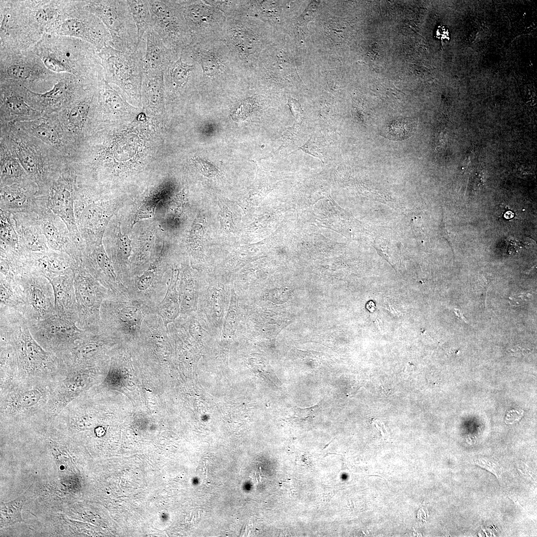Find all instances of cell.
I'll return each mask as SVG.
<instances>
[{
	"label": "cell",
	"mask_w": 537,
	"mask_h": 537,
	"mask_svg": "<svg viewBox=\"0 0 537 537\" xmlns=\"http://www.w3.org/2000/svg\"><path fill=\"white\" fill-rule=\"evenodd\" d=\"M0 139L4 141L42 194L61 171L67 159L54 148L27 134L16 124H0Z\"/></svg>",
	"instance_id": "obj_3"
},
{
	"label": "cell",
	"mask_w": 537,
	"mask_h": 537,
	"mask_svg": "<svg viewBox=\"0 0 537 537\" xmlns=\"http://www.w3.org/2000/svg\"><path fill=\"white\" fill-rule=\"evenodd\" d=\"M151 27L166 46L180 54L192 36L184 19L180 0H149Z\"/></svg>",
	"instance_id": "obj_13"
},
{
	"label": "cell",
	"mask_w": 537,
	"mask_h": 537,
	"mask_svg": "<svg viewBox=\"0 0 537 537\" xmlns=\"http://www.w3.org/2000/svg\"><path fill=\"white\" fill-rule=\"evenodd\" d=\"M443 30H442V27H440L437 31V34L439 38H441L442 40L443 39L447 38L448 35V31L444 27H443Z\"/></svg>",
	"instance_id": "obj_46"
},
{
	"label": "cell",
	"mask_w": 537,
	"mask_h": 537,
	"mask_svg": "<svg viewBox=\"0 0 537 537\" xmlns=\"http://www.w3.org/2000/svg\"><path fill=\"white\" fill-rule=\"evenodd\" d=\"M474 463L492 472L499 478V475L498 473V469L496 464L492 460L485 458H479L475 460Z\"/></svg>",
	"instance_id": "obj_42"
},
{
	"label": "cell",
	"mask_w": 537,
	"mask_h": 537,
	"mask_svg": "<svg viewBox=\"0 0 537 537\" xmlns=\"http://www.w3.org/2000/svg\"><path fill=\"white\" fill-rule=\"evenodd\" d=\"M98 89L87 92L57 113L75 149L89 137L93 116L97 111Z\"/></svg>",
	"instance_id": "obj_18"
},
{
	"label": "cell",
	"mask_w": 537,
	"mask_h": 537,
	"mask_svg": "<svg viewBox=\"0 0 537 537\" xmlns=\"http://www.w3.org/2000/svg\"><path fill=\"white\" fill-rule=\"evenodd\" d=\"M0 209L13 214L39 211L38 186L31 179L0 187Z\"/></svg>",
	"instance_id": "obj_26"
},
{
	"label": "cell",
	"mask_w": 537,
	"mask_h": 537,
	"mask_svg": "<svg viewBox=\"0 0 537 537\" xmlns=\"http://www.w3.org/2000/svg\"><path fill=\"white\" fill-rule=\"evenodd\" d=\"M49 34L80 39L99 52L110 46V34L101 20L84 7V0H66L58 20Z\"/></svg>",
	"instance_id": "obj_9"
},
{
	"label": "cell",
	"mask_w": 537,
	"mask_h": 537,
	"mask_svg": "<svg viewBox=\"0 0 537 537\" xmlns=\"http://www.w3.org/2000/svg\"><path fill=\"white\" fill-rule=\"evenodd\" d=\"M0 305L21 312L23 300L20 285L15 277L0 276Z\"/></svg>",
	"instance_id": "obj_32"
},
{
	"label": "cell",
	"mask_w": 537,
	"mask_h": 537,
	"mask_svg": "<svg viewBox=\"0 0 537 537\" xmlns=\"http://www.w3.org/2000/svg\"><path fill=\"white\" fill-rule=\"evenodd\" d=\"M84 7L105 25L111 37V47L125 53L137 49V28L127 0H84Z\"/></svg>",
	"instance_id": "obj_10"
},
{
	"label": "cell",
	"mask_w": 537,
	"mask_h": 537,
	"mask_svg": "<svg viewBox=\"0 0 537 537\" xmlns=\"http://www.w3.org/2000/svg\"><path fill=\"white\" fill-rule=\"evenodd\" d=\"M415 127L414 121L397 120L391 123L386 130V137L393 140H402L412 134Z\"/></svg>",
	"instance_id": "obj_38"
},
{
	"label": "cell",
	"mask_w": 537,
	"mask_h": 537,
	"mask_svg": "<svg viewBox=\"0 0 537 537\" xmlns=\"http://www.w3.org/2000/svg\"><path fill=\"white\" fill-rule=\"evenodd\" d=\"M183 14L192 36V41L221 38L226 17L220 10L204 0H180Z\"/></svg>",
	"instance_id": "obj_19"
},
{
	"label": "cell",
	"mask_w": 537,
	"mask_h": 537,
	"mask_svg": "<svg viewBox=\"0 0 537 537\" xmlns=\"http://www.w3.org/2000/svg\"><path fill=\"white\" fill-rule=\"evenodd\" d=\"M230 108V115L234 120L246 118L264 107V100L259 95H243L236 96Z\"/></svg>",
	"instance_id": "obj_34"
},
{
	"label": "cell",
	"mask_w": 537,
	"mask_h": 537,
	"mask_svg": "<svg viewBox=\"0 0 537 537\" xmlns=\"http://www.w3.org/2000/svg\"><path fill=\"white\" fill-rule=\"evenodd\" d=\"M154 278V273L152 270L148 269L140 276L136 281L137 289L140 291L147 290L151 285Z\"/></svg>",
	"instance_id": "obj_41"
},
{
	"label": "cell",
	"mask_w": 537,
	"mask_h": 537,
	"mask_svg": "<svg viewBox=\"0 0 537 537\" xmlns=\"http://www.w3.org/2000/svg\"><path fill=\"white\" fill-rule=\"evenodd\" d=\"M98 86L67 73L61 74L47 91L36 92L26 88L28 103L42 115L55 113L67 107L87 92Z\"/></svg>",
	"instance_id": "obj_15"
},
{
	"label": "cell",
	"mask_w": 537,
	"mask_h": 537,
	"mask_svg": "<svg viewBox=\"0 0 537 537\" xmlns=\"http://www.w3.org/2000/svg\"><path fill=\"white\" fill-rule=\"evenodd\" d=\"M16 259L21 273L42 276L48 279L73 270L77 264L67 254L50 249L29 253L17 250Z\"/></svg>",
	"instance_id": "obj_21"
},
{
	"label": "cell",
	"mask_w": 537,
	"mask_h": 537,
	"mask_svg": "<svg viewBox=\"0 0 537 537\" xmlns=\"http://www.w3.org/2000/svg\"><path fill=\"white\" fill-rule=\"evenodd\" d=\"M77 186V175L67 160L45 191L37 196L65 222L73 243L81 253L83 246L74 212V199Z\"/></svg>",
	"instance_id": "obj_11"
},
{
	"label": "cell",
	"mask_w": 537,
	"mask_h": 537,
	"mask_svg": "<svg viewBox=\"0 0 537 537\" xmlns=\"http://www.w3.org/2000/svg\"><path fill=\"white\" fill-rule=\"evenodd\" d=\"M0 342L11 353L18 385L53 384L67 373L60 359L35 340L27 319L16 309L0 306Z\"/></svg>",
	"instance_id": "obj_1"
},
{
	"label": "cell",
	"mask_w": 537,
	"mask_h": 537,
	"mask_svg": "<svg viewBox=\"0 0 537 537\" xmlns=\"http://www.w3.org/2000/svg\"><path fill=\"white\" fill-rule=\"evenodd\" d=\"M74 278L73 270L48 280L53 288L55 313L78 322V313Z\"/></svg>",
	"instance_id": "obj_29"
},
{
	"label": "cell",
	"mask_w": 537,
	"mask_h": 537,
	"mask_svg": "<svg viewBox=\"0 0 537 537\" xmlns=\"http://www.w3.org/2000/svg\"><path fill=\"white\" fill-rule=\"evenodd\" d=\"M22 293L23 305L21 313L32 323L55 313L52 285L46 278L22 273L16 275Z\"/></svg>",
	"instance_id": "obj_17"
},
{
	"label": "cell",
	"mask_w": 537,
	"mask_h": 537,
	"mask_svg": "<svg viewBox=\"0 0 537 537\" xmlns=\"http://www.w3.org/2000/svg\"><path fill=\"white\" fill-rule=\"evenodd\" d=\"M146 51L145 36L137 49L125 53L107 46L97 52L101 60L105 80L115 85L133 98L138 97L144 73Z\"/></svg>",
	"instance_id": "obj_8"
},
{
	"label": "cell",
	"mask_w": 537,
	"mask_h": 537,
	"mask_svg": "<svg viewBox=\"0 0 537 537\" xmlns=\"http://www.w3.org/2000/svg\"><path fill=\"white\" fill-rule=\"evenodd\" d=\"M288 104L289 105L291 112L294 116L297 114V112H299V110L301 109L299 104L295 100L291 98L289 100Z\"/></svg>",
	"instance_id": "obj_44"
},
{
	"label": "cell",
	"mask_w": 537,
	"mask_h": 537,
	"mask_svg": "<svg viewBox=\"0 0 537 537\" xmlns=\"http://www.w3.org/2000/svg\"><path fill=\"white\" fill-rule=\"evenodd\" d=\"M127 2L137 28L139 43L151 27L149 0H130Z\"/></svg>",
	"instance_id": "obj_33"
},
{
	"label": "cell",
	"mask_w": 537,
	"mask_h": 537,
	"mask_svg": "<svg viewBox=\"0 0 537 537\" xmlns=\"http://www.w3.org/2000/svg\"><path fill=\"white\" fill-rule=\"evenodd\" d=\"M116 242L117 250L121 256L125 260H127L129 258L131 250V242L128 236L126 234H122L119 226L118 232H117Z\"/></svg>",
	"instance_id": "obj_39"
},
{
	"label": "cell",
	"mask_w": 537,
	"mask_h": 537,
	"mask_svg": "<svg viewBox=\"0 0 537 537\" xmlns=\"http://www.w3.org/2000/svg\"><path fill=\"white\" fill-rule=\"evenodd\" d=\"M37 215L49 248L67 254L79 264L81 253L73 243L63 220L44 205L41 206Z\"/></svg>",
	"instance_id": "obj_24"
},
{
	"label": "cell",
	"mask_w": 537,
	"mask_h": 537,
	"mask_svg": "<svg viewBox=\"0 0 537 537\" xmlns=\"http://www.w3.org/2000/svg\"><path fill=\"white\" fill-rule=\"evenodd\" d=\"M29 328L38 344L57 357L88 332L80 328L77 321L56 313L47 318L29 323Z\"/></svg>",
	"instance_id": "obj_16"
},
{
	"label": "cell",
	"mask_w": 537,
	"mask_h": 537,
	"mask_svg": "<svg viewBox=\"0 0 537 537\" xmlns=\"http://www.w3.org/2000/svg\"><path fill=\"white\" fill-rule=\"evenodd\" d=\"M0 124H16L42 116L28 103L24 86L14 81L0 80Z\"/></svg>",
	"instance_id": "obj_22"
},
{
	"label": "cell",
	"mask_w": 537,
	"mask_h": 537,
	"mask_svg": "<svg viewBox=\"0 0 537 537\" xmlns=\"http://www.w3.org/2000/svg\"><path fill=\"white\" fill-rule=\"evenodd\" d=\"M299 149H301L302 150L304 151L305 153H308V154H309L310 155H311L314 157L319 158L322 161V160H321V158L320 157V156H319L318 154H317V153L315 151V150H314V148H312L311 147V146H308V144L307 143H306V144L305 145H304L303 146L299 147L297 150H299Z\"/></svg>",
	"instance_id": "obj_45"
},
{
	"label": "cell",
	"mask_w": 537,
	"mask_h": 537,
	"mask_svg": "<svg viewBox=\"0 0 537 537\" xmlns=\"http://www.w3.org/2000/svg\"><path fill=\"white\" fill-rule=\"evenodd\" d=\"M457 312H458V313L457 312V311L456 310L455 311V312L456 314V315L458 317V318H460V320L464 321L466 322V321H465L464 318L463 317V316L461 315V314H460V311H458V310H457Z\"/></svg>",
	"instance_id": "obj_47"
},
{
	"label": "cell",
	"mask_w": 537,
	"mask_h": 537,
	"mask_svg": "<svg viewBox=\"0 0 537 537\" xmlns=\"http://www.w3.org/2000/svg\"><path fill=\"white\" fill-rule=\"evenodd\" d=\"M74 212L83 249L101 244L103 233L112 214L110 202L101 199L90 186L78 181Z\"/></svg>",
	"instance_id": "obj_6"
},
{
	"label": "cell",
	"mask_w": 537,
	"mask_h": 537,
	"mask_svg": "<svg viewBox=\"0 0 537 537\" xmlns=\"http://www.w3.org/2000/svg\"><path fill=\"white\" fill-rule=\"evenodd\" d=\"M74 284L78 313V326L97 334L99 332L100 310L109 296V289L95 279L80 264L73 268Z\"/></svg>",
	"instance_id": "obj_14"
},
{
	"label": "cell",
	"mask_w": 537,
	"mask_h": 537,
	"mask_svg": "<svg viewBox=\"0 0 537 537\" xmlns=\"http://www.w3.org/2000/svg\"><path fill=\"white\" fill-rule=\"evenodd\" d=\"M201 75L199 65L183 51L164 73V87L170 103H177L199 87Z\"/></svg>",
	"instance_id": "obj_20"
},
{
	"label": "cell",
	"mask_w": 537,
	"mask_h": 537,
	"mask_svg": "<svg viewBox=\"0 0 537 537\" xmlns=\"http://www.w3.org/2000/svg\"><path fill=\"white\" fill-rule=\"evenodd\" d=\"M57 382L20 385L0 391L1 422L23 423L46 417L48 404Z\"/></svg>",
	"instance_id": "obj_7"
},
{
	"label": "cell",
	"mask_w": 537,
	"mask_h": 537,
	"mask_svg": "<svg viewBox=\"0 0 537 537\" xmlns=\"http://www.w3.org/2000/svg\"><path fill=\"white\" fill-rule=\"evenodd\" d=\"M27 491L16 499L8 502L0 501V527H7L23 522L21 517L22 507L26 501Z\"/></svg>",
	"instance_id": "obj_36"
},
{
	"label": "cell",
	"mask_w": 537,
	"mask_h": 537,
	"mask_svg": "<svg viewBox=\"0 0 537 537\" xmlns=\"http://www.w3.org/2000/svg\"><path fill=\"white\" fill-rule=\"evenodd\" d=\"M316 5L315 3L312 2L303 12L301 16L297 21L296 29L298 37H302L303 29L307 25L308 21L311 20L316 11Z\"/></svg>",
	"instance_id": "obj_40"
},
{
	"label": "cell",
	"mask_w": 537,
	"mask_h": 537,
	"mask_svg": "<svg viewBox=\"0 0 537 537\" xmlns=\"http://www.w3.org/2000/svg\"><path fill=\"white\" fill-rule=\"evenodd\" d=\"M60 75L48 70L31 49L0 51V80L15 82L36 92L41 86L54 85Z\"/></svg>",
	"instance_id": "obj_12"
},
{
	"label": "cell",
	"mask_w": 537,
	"mask_h": 537,
	"mask_svg": "<svg viewBox=\"0 0 537 537\" xmlns=\"http://www.w3.org/2000/svg\"><path fill=\"white\" fill-rule=\"evenodd\" d=\"M260 20L244 15L226 17L221 35L248 80L253 75L262 52L269 45L267 29Z\"/></svg>",
	"instance_id": "obj_5"
},
{
	"label": "cell",
	"mask_w": 537,
	"mask_h": 537,
	"mask_svg": "<svg viewBox=\"0 0 537 537\" xmlns=\"http://www.w3.org/2000/svg\"><path fill=\"white\" fill-rule=\"evenodd\" d=\"M27 134L56 150L67 158L75 146L63 128L57 113L42 115L39 118L16 124Z\"/></svg>",
	"instance_id": "obj_23"
},
{
	"label": "cell",
	"mask_w": 537,
	"mask_h": 537,
	"mask_svg": "<svg viewBox=\"0 0 537 537\" xmlns=\"http://www.w3.org/2000/svg\"><path fill=\"white\" fill-rule=\"evenodd\" d=\"M195 163L198 169H199L203 173L206 174V176L209 175L211 176L217 172L215 167L208 161L197 159L195 160Z\"/></svg>",
	"instance_id": "obj_43"
},
{
	"label": "cell",
	"mask_w": 537,
	"mask_h": 537,
	"mask_svg": "<svg viewBox=\"0 0 537 537\" xmlns=\"http://www.w3.org/2000/svg\"><path fill=\"white\" fill-rule=\"evenodd\" d=\"M29 179L15 155L4 141L0 139V187Z\"/></svg>",
	"instance_id": "obj_31"
},
{
	"label": "cell",
	"mask_w": 537,
	"mask_h": 537,
	"mask_svg": "<svg viewBox=\"0 0 537 537\" xmlns=\"http://www.w3.org/2000/svg\"><path fill=\"white\" fill-rule=\"evenodd\" d=\"M145 38L144 72L164 73L180 54L167 47L160 36L152 28L146 32Z\"/></svg>",
	"instance_id": "obj_30"
},
{
	"label": "cell",
	"mask_w": 537,
	"mask_h": 537,
	"mask_svg": "<svg viewBox=\"0 0 537 537\" xmlns=\"http://www.w3.org/2000/svg\"><path fill=\"white\" fill-rule=\"evenodd\" d=\"M178 274L172 273L167 291L163 300L158 306V311L166 326L167 323L174 320L179 312L178 294L176 288Z\"/></svg>",
	"instance_id": "obj_35"
},
{
	"label": "cell",
	"mask_w": 537,
	"mask_h": 537,
	"mask_svg": "<svg viewBox=\"0 0 537 537\" xmlns=\"http://www.w3.org/2000/svg\"><path fill=\"white\" fill-rule=\"evenodd\" d=\"M30 49L54 73L70 74L96 86L105 80L96 49L80 39L45 34Z\"/></svg>",
	"instance_id": "obj_2"
},
{
	"label": "cell",
	"mask_w": 537,
	"mask_h": 537,
	"mask_svg": "<svg viewBox=\"0 0 537 537\" xmlns=\"http://www.w3.org/2000/svg\"><path fill=\"white\" fill-rule=\"evenodd\" d=\"M183 51L201 68L202 89L239 87L248 81L221 38L192 41Z\"/></svg>",
	"instance_id": "obj_4"
},
{
	"label": "cell",
	"mask_w": 537,
	"mask_h": 537,
	"mask_svg": "<svg viewBox=\"0 0 537 537\" xmlns=\"http://www.w3.org/2000/svg\"><path fill=\"white\" fill-rule=\"evenodd\" d=\"M88 374L87 368L68 371L56 383L48 404L47 418L55 417L68 404L84 392L90 380Z\"/></svg>",
	"instance_id": "obj_25"
},
{
	"label": "cell",
	"mask_w": 537,
	"mask_h": 537,
	"mask_svg": "<svg viewBox=\"0 0 537 537\" xmlns=\"http://www.w3.org/2000/svg\"><path fill=\"white\" fill-rule=\"evenodd\" d=\"M0 243L14 250L19 248V241L16 232L13 213L0 209Z\"/></svg>",
	"instance_id": "obj_37"
},
{
	"label": "cell",
	"mask_w": 537,
	"mask_h": 537,
	"mask_svg": "<svg viewBox=\"0 0 537 537\" xmlns=\"http://www.w3.org/2000/svg\"><path fill=\"white\" fill-rule=\"evenodd\" d=\"M80 264L108 289L115 288L116 274L102 244L84 250Z\"/></svg>",
	"instance_id": "obj_28"
},
{
	"label": "cell",
	"mask_w": 537,
	"mask_h": 537,
	"mask_svg": "<svg viewBox=\"0 0 537 537\" xmlns=\"http://www.w3.org/2000/svg\"><path fill=\"white\" fill-rule=\"evenodd\" d=\"M21 253L41 252L49 249L36 213L13 214Z\"/></svg>",
	"instance_id": "obj_27"
}]
</instances>
